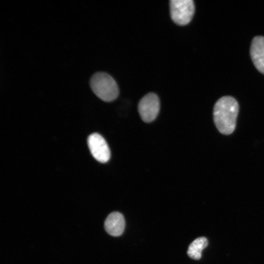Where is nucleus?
<instances>
[{
    "label": "nucleus",
    "instance_id": "obj_1",
    "mask_svg": "<svg viewBox=\"0 0 264 264\" xmlns=\"http://www.w3.org/2000/svg\"><path fill=\"white\" fill-rule=\"evenodd\" d=\"M238 112V103L232 96H223L216 102L213 108V119L221 133L229 135L234 132Z\"/></svg>",
    "mask_w": 264,
    "mask_h": 264
},
{
    "label": "nucleus",
    "instance_id": "obj_2",
    "mask_svg": "<svg viewBox=\"0 0 264 264\" xmlns=\"http://www.w3.org/2000/svg\"><path fill=\"white\" fill-rule=\"evenodd\" d=\"M89 85L93 93L105 102H111L119 95V88L116 81L106 72L94 73L90 79Z\"/></svg>",
    "mask_w": 264,
    "mask_h": 264
},
{
    "label": "nucleus",
    "instance_id": "obj_3",
    "mask_svg": "<svg viewBox=\"0 0 264 264\" xmlns=\"http://www.w3.org/2000/svg\"><path fill=\"white\" fill-rule=\"evenodd\" d=\"M170 7L172 20L179 25L189 23L195 13V5L192 0H171Z\"/></svg>",
    "mask_w": 264,
    "mask_h": 264
},
{
    "label": "nucleus",
    "instance_id": "obj_4",
    "mask_svg": "<svg viewBox=\"0 0 264 264\" xmlns=\"http://www.w3.org/2000/svg\"><path fill=\"white\" fill-rule=\"evenodd\" d=\"M160 101L157 95L149 93L143 97L138 105V110L142 120L146 123L153 121L158 114Z\"/></svg>",
    "mask_w": 264,
    "mask_h": 264
},
{
    "label": "nucleus",
    "instance_id": "obj_5",
    "mask_svg": "<svg viewBox=\"0 0 264 264\" xmlns=\"http://www.w3.org/2000/svg\"><path fill=\"white\" fill-rule=\"evenodd\" d=\"M88 144L93 157L101 163H106L110 157V152L107 143L99 134L93 133L88 138Z\"/></svg>",
    "mask_w": 264,
    "mask_h": 264
},
{
    "label": "nucleus",
    "instance_id": "obj_6",
    "mask_svg": "<svg viewBox=\"0 0 264 264\" xmlns=\"http://www.w3.org/2000/svg\"><path fill=\"white\" fill-rule=\"evenodd\" d=\"M250 54L256 68L264 74V37H255L252 41Z\"/></svg>",
    "mask_w": 264,
    "mask_h": 264
},
{
    "label": "nucleus",
    "instance_id": "obj_7",
    "mask_svg": "<svg viewBox=\"0 0 264 264\" xmlns=\"http://www.w3.org/2000/svg\"><path fill=\"white\" fill-rule=\"evenodd\" d=\"M125 225L124 218L118 212L111 213L106 219L104 224L107 232L114 237L119 236L123 233Z\"/></svg>",
    "mask_w": 264,
    "mask_h": 264
},
{
    "label": "nucleus",
    "instance_id": "obj_8",
    "mask_svg": "<svg viewBox=\"0 0 264 264\" xmlns=\"http://www.w3.org/2000/svg\"><path fill=\"white\" fill-rule=\"evenodd\" d=\"M208 241L202 237L195 239L189 246L187 254L192 259L199 260L201 257L202 250L207 246Z\"/></svg>",
    "mask_w": 264,
    "mask_h": 264
}]
</instances>
